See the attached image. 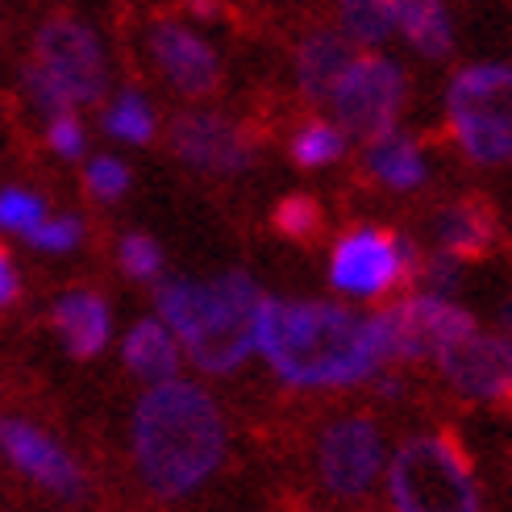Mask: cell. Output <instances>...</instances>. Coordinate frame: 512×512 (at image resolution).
Instances as JSON below:
<instances>
[{
  "label": "cell",
  "mask_w": 512,
  "mask_h": 512,
  "mask_svg": "<svg viewBox=\"0 0 512 512\" xmlns=\"http://www.w3.org/2000/svg\"><path fill=\"white\" fill-rule=\"evenodd\" d=\"M259 350L279 379L300 388H350L388 363L375 313L363 317L329 300H267Z\"/></svg>",
  "instance_id": "cell-1"
},
{
  "label": "cell",
  "mask_w": 512,
  "mask_h": 512,
  "mask_svg": "<svg viewBox=\"0 0 512 512\" xmlns=\"http://www.w3.org/2000/svg\"><path fill=\"white\" fill-rule=\"evenodd\" d=\"M225 454L217 404L192 383L163 379L134 413V458L159 496H184L204 483Z\"/></svg>",
  "instance_id": "cell-2"
},
{
  "label": "cell",
  "mask_w": 512,
  "mask_h": 512,
  "mask_svg": "<svg viewBox=\"0 0 512 512\" xmlns=\"http://www.w3.org/2000/svg\"><path fill=\"white\" fill-rule=\"evenodd\" d=\"M263 304V288L242 271H225L213 284H196V279L159 284V313L188 346L192 363L213 375L234 371L259 346Z\"/></svg>",
  "instance_id": "cell-3"
},
{
  "label": "cell",
  "mask_w": 512,
  "mask_h": 512,
  "mask_svg": "<svg viewBox=\"0 0 512 512\" xmlns=\"http://www.w3.org/2000/svg\"><path fill=\"white\" fill-rule=\"evenodd\" d=\"M383 475L396 512H483L471 454L446 429L400 442Z\"/></svg>",
  "instance_id": "cell-4"
},
{
  "label": "cell",
  "mask_w": 512,
  "mask_h": 512,
  "mask_svg": "<svg viewBox=\"0 0 512 512\" xmlns=\"http://www.w3.org/2000/svg\"><path fill=\"white\" fill-rule=\"evenodd\" d=\"M446 130L475 167H512V63H471L446 84Z\"/></svg>",
  "instance_id": "cell-5"
},
{
  "label": "cell",
  "mask_w": 512,
  "mask_h": 512,
  "mask_svg": "<svg viewBox=\"0 0 512 512\" xmlns=\"http://www.w3.org/2000/svg\"><path fill=\"white\" fill-rule=\"evenodd\" d=\"M375 325H379L388 363L438 358L446 346H454L458 338H467L471 329H479L471 309H463L454 296H438V292H425V288L388 304V309H379Z\"/></svg>",
  "instance_id": "cell-6"
},
{
  "label": "cell",
  "mask_w": 512,
  "mask_h": 512,
  "mask_svg": "<svg viewBox=\"0 0 512 512\" xmlns=\"http://www.w3.org/2000/svg\"><path fill=\"white\" fill-rule=\"evenodd\" d=\"M417 246L379 225H358L329 254V284L354 300H379L417 275Z\"/></svg>",
  "instance_id": "cell-7"
},
{
  "label": "cell",
  "mask_w": 512,
  "mask_h": 512,
  "mask_svg": "<svg viewBox=\"0 0 512 512\" xmlns=\"http://www.w3.org/2000/svg\"><path fill=\"white\" fill-rule=\"evenodd\" d=\"M404 96H408V80L400 63L375 55V50H363V55L350 59L329 105H334V121L342 125L346 138L375 142L396 130Z\"/></svg>",
  "instance_id": "cell-8"
},
{
  "label": "cell",
  "mask_w": 512,
  "mask_h": 512,
  "mask_svg": "<svg viewBox=\"0 0 512 512\" xmlns=\"http://www.w3.org/2000/svg\"><path fill=\"white\" fill-rule=\"evenodd\" d=\"M321 483L338 500H363L388 471V450H383V429L371 417H338L321 433L317 446Z\"/></svg>",
  "instance_id": "cell-9"
},
{
  "label": "cell",
  "mask_w": 512,
  "mask_h": 512,
  "mask_svg": "<svg viewBox=\"0 0 512 512\" xmlns=\"http://www.w3.org/2000/svg\"><path fill=\"white\" fill-rule=\"evenodd\" d=\"M438 371L450 388L471 404L512 408V334L508 329H471L467 338L446 346Z\"/></svg>",
  "instance_id": "cell-10"
},
{
  "label": "cell",
  "mask_w": 512,
  "mask_h": 512,
  "mask_svg": "<svg viewBox=\"0 0 512 512\" xmlns=\"http://www.w3.org/2000/svg\"><path fill=\"white\" fill-rule=\"evenodd\" d=\"M34 63L63 88L71 105H96L105 96V84H109L105 55H100L96 34L80 21L71 17L46 21L34 38Z\"/></svg>",
  "instance_id": "cell-11"
},
{
  "label": "cell",
  "mask_w": 512,
  "mask_h": 512,
  "mask_svg": "<svg viewBox=\"0 0 512 512\" xmlns=\"http://www.w3.org/2000/svg\"><path fill=\"white\" fill-rule=\"evenodd\" d=\"M171 146L175 155L217 175H238L254 163V142L221 113H184L171 125Z\"/></svg>",
  "instance_id": "cell-12"
},
{
  "label": "cell",
  "mask_w": 512,
  "mask_h": 512,
  "mask_svg": "<svg viewBox=\"0 0 512 512\" xmlns=\"http://www.w3.org/2000/svg\"><path fill=\"white\" fill-rule=\"evenodd\" d=\"M0 450H5L25 475H34L42 488H50L55 496H63V500H80L84 496L80 467H75L71 458L55 442H50L46 433H38L34 425L0 421Z\"/></svg>",
  "instance_id": "cell-13"
},
{
  "label": "cell",
  "mask_w": 512,
  "mask_h": 512,
  "mask_svg": "<svg viewBox=\"0 0 512 512\" xmlns=\"http://www.w3.org/2000/svg\"><path fill=\"white\" fill-rule=\"evenodd\" d=\"M500 242V221L496 209L479 196H458L433 217V250L454 254L458 263H471L492 254Z\"/></svg>",
  "instance_id": "cell-14"
},
{
  "label": "cell",
  "mask_w": 512,
  "mask_h": 512,
  "mask_svg": "<svg viewBox=\"0 0 512 512\" xmlns=\"http://www.w3.org/2000/svg\"><path fill=\"white\" fill-rule=\"evenodd\" d=\"M150 46H155V59H159L163 75L184 96H209V92H217V84H221L217 55L196 34L179 30V25H159L155 38H150Z\"/></svg>",
  "instance_id": "cell-15"
},
{
  "label": "cell",
  "mask_w": 512,
  "mask_h": 512,
  "mask_svg": "<svg viewBox=\"0 0 512 512\" xmlns=\"http://www.w3.org/2000/svg\"><path fill=\"white\" fill-rule=\"evenodd\" d=\"M354 55H358L354 42L338 30H313L309 38H304L296 46V84H300L304 100L329 105V96H334V88L346 75Z\"/></svg>",
  "instance_id": "cell-16"
},
{
  "label": "cell",
  "mask_w": 512,
  "mask_h": 512,
  "mask_svg": "<svg viewBox=\"0 0 512 512\" xmlns=\"http://www.w3.org/2000/svg\"><path fill=\"white\" fill-rule=\"evenodd\" d=\"M363 167L375 184L388 188V192H417L429 179V159H425L421 142L408 138V134H396V130L367 142Z\"/></svg>",
  "instance_id": "cell-17"
},
{
  "label": "cell",
  "mask_w": 512,
  "mask_h": 512,
  "mask_svg": "<svg viewBox=\"0 0 512 512\" xmlns=\"http://www.w3.org/2000/svg\"><path fill=\"white\" fill-rule=\"evenodd\" d=\"M55 329L75 358H92L109 342V309L96 292H71L55 304Z\"/></svg>",
  "instance_id": "cell-18"
},
{
  "label": "cell",
  "mask_w": 512,
  "mask_h": 512,
  "mask_svg": "<svg viewBox=\"0 0 512 512\" xmlns=\"http://www.w3.org/2000/svg\"><path fill=\"white\" fill-rule=\"evenodd\" d=\"M396 34L425 59H446L454 50V25L446 0H396Z\"/></svg>",
  "instance_id": "cell-19"
},
{
  "label": "cell",
  "mask_w": 512,
  "mask_h": 512,
  "mask_svg": "<svg viewBox=\"0 0 512 512\" xmlns=\"http://www.w3.org/2000/svg\"><path fill=\"white\" fill-rule=\"evenodd\" d=\"M125 367H130L138 379H150V383L175 379L179 346L159 321H138L130 329V338H125Z\"/></svg>",
  "instance_id": "cell-20"
},
{
  "label": "cell",
  "mask_w": 512,
  "mask_h": 512,
  "mask_svg": "<svg viewBox=\"0 0 512 512\" xmlns=\"http://www.w3.org/2000/svg\"><path fill=\"white\" fill-rule=\"evenodd\" d=\"M342 34L354 46H379L396 34V0H338Z\"/></svg>",
  "instance_id": "cell-21"
},
{
  "label": "cell",
  "mask_w": 512,
  "mask_h": 512,
  "mask_svg": "<svg viewBox=\"0 0 512 512\" xmlns=\"http://www.w3.org/2000/svg\"><path fill=\"white\" fill-rule=\"evenodd\" d=\"M346 134L338 121H309L292 138V163L296 167H329L346 155Z\"/></svg>",
  "instance_id": "cell-22"
},
{
  "label": "cell",
  "mask_w": 512,
  "mask_h": 512,
  "mask_svg": "<svg viewBox=\"0 0 512 512\" xmlns=\"http://www.w3.org/2000/svg\"><path fill=\"white\" fill-rule=\"evenodd\" d=\"M275 229L284 238H292V242H313L321 229H325V213H321V204L313 200V196H304V192H296V196H284L275 204Z\"/></svg>",
  "instance_id": "cell-23"
},
{
  "label": "cell",
  "mask_w": 512,
  "mask_h": 512,
  "mask_svg": "<svg viewBox=\"0 0 512 512\" xmlns=\"http://www.w3.org/2000/svg\"><path fill=\"white\" fill-rule=\"evenodd\" d=\"M105 130L113 138H125V142H150V134H155V117H150V105L138 92H125L105 113Z\"/></svg>",
  "instance_id": "cell-24"
},
{
  "label": "cell",
  "mask_w": 512,
  "mask_h": 512,
  "mask_svg": "<svg viewBox=\"0 0 512 512\" xmlns=\"http://www.w3.org/2000/svg\"><path fill=\"white\" fill-rule=\"evenodd\" d=\"M42 217H46V204L38 196L21 192V188H5V192H0V225L13 229V234L30 238L34 229L42 225Z\"/></svg>",
  "instance_id": "cell-25"
},
{
  "label": "cell",
  "mask_w": 512,
  "mask_h": 512,
  "mask_svg": "<svg viewBox=\"0 0 512 512\" xmlns=\"http://www.w3.org/2000/svg\"><path fill=\"white\" fill-rule=\"evenodd\" d=\"M458 263L454 254H446V250H429V254H421V263H417V275L413 279H421L425 284V292H438V296H450L454 288H458Z\"/></svg>",
  "instance_id": "cell-26"
},
{
  "label": "cell",
  "mask_w": 512,
  "mask_h": 512,
  "mask_svg": "<svg viewBox=\"0 0 512 512\" xmlns=\"http://www.w3.org/2000/svg\"><path fill=\"white\" fill-rule=\"evenodd\" d=\"M121 267H125V275H134V279L159 275V267H163L159 242L150 238V234H130V238L121 242Z\"/></svg>",
  "instance_id": "cell-27"
},
{
  "label": "cell",
  "mask_w": 512,
  "mask_h": 512,
  "mask_svg": "<svg viewBox=\"0 0 512 512\" xmlns=\"http://www.w3.org/2000/svg\"><path fill=\"white\" fill-rule=\"evenodd\" d=\"M84 184H88V192H92L96 200H117V196H125V188H130V171H125L121 159L100 155V159L88 167Z\"/></svg>",
  "instance_id": "cell-28"
},
{
  "label": "cell",
  "mask_w": 512,
  "mask_h": 512,
  "mask_svg": "<svg viewBox=\"0 0 512 512\" xmlns=\"http://www.w3.org/2000/svg\"><path fill=\"white\" fill-rule=\"evenodd\" d=\"M80 221L75 217H59V221H42L34 234H30V242L34 246H42V250H71L75 242H80Z\"/></svg>",
  "instance_id": "cell-29"
},
{
  "label": "cell",
  "mask_w": 512,
  "mask_h": 512,
  "mask_svg": "<svg viewBox=\"0 0 512 512\" xmlns=\"http://www.w3.org/2000/svg\"><path fill=\"white\" fill-rule=\"evenodd\" d=\"M25 88H30V96L38 100V109H50V113H67V105L71 100L63 96V88L50 80V75L38 67V63H30L25 67Z\"/></svg>",
  "instance_id": "cell-30"
},
{
  "label": "cell",
  "mask_w": 512,
  "mask_h": 512,
  "mask_svg": "<svg viewBox=\"0 0 512 512\" xmlns=\"http://www.w3.org/2000/svg\"><path fill=\"white\" fill-rule=\"evenodd\" d=\"M46 142L55 146L63 159H75V155H80V150H84V130H80V121H75L71 113H55V117H50Z\"/></svg>",
  "instance_id": "cell-31"
},
{
  "label": "cell",
  "mask_w": 512,
  "mask_h": 512,
  "mask_svg": "<svg viewBox=\"0 0 512 512\" xmlns=\"http://www.w3.org/2000/svg\"><path fill=\"white\" fill-rule=\"evenodd\" d=\"M17 292H21V284H17L13 259H9V250L0 246V309H5V304H13V300H17Z\"/></svg>",
  "instance_id": "cell-32"
}]
</instances>
